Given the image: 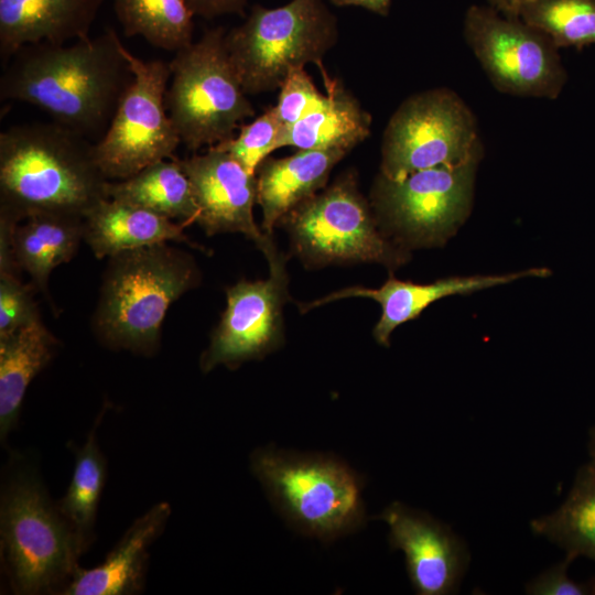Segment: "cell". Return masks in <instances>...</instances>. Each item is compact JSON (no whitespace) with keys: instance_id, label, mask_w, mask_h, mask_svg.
I'll return each mask as SVG.
<instances>
[{"instance_id":"obj_1","label":"cell","mask_w":595,"mask_h":595,"mask_svg":"<svg viewBox=\"0 0 595 595\" xmlns=\"http://www.w3.org/2000/svg\"><path fill=\"white\" fill-rule=\"evenodd\" d=\"M122 47L112 28L69 44L24 45L6 62L0 98L33 105L97 142L133 79Z\"/></svg>"},{"instance_id":"obj_2","label":"cell","mask_w":595,"mask_h":595,"mask_svg":"<svg viewBox=\"0 0 595 595\" xmlns=\"http://www.w3.org/2000/svg\"><path fill=\"white\" fill-rule=\"evenodd\" d=\"M94 142L57 122L0 133V216L19 224L37 214L85 217L108 198Z\"/></svg>"},{"instance_id":"obj_3","label":"cell","mask_w":595,"mask_h":595,"mask_svg":"<svg viewBox=\"0 0 595 595\" xmlns=\"http://www.w3.org/2000/svg\"><path fill=\"white\" fill-rule=\"evenodd\" d=\"M199 282L194 258L170 242L115 255L102 274L94 335L108 348L153 356L169 307Z\"/></svg>"},{"instance_id":"obj_4","label":"cell","mask_w":595,"mask_h":595,"mask_svg":"<svg viewBox=\"0 0 595 595\" xmlns=\"http://www.w3.org/2000/svg\"><path fill=\"white\" fill-rule=\"evenodd\" d=\"M1 560L15 594H62L84 553L31 468L8 478L0 501Z\"/></svg>"},{"instance_id":"obj_5","label":"cell","mask_w":595,"mask_h":595,"mask_svg":"<svg viewBox=\"0 0 595 595\" xmlns=\"http://www.w3.org/2000/svg\"><path fill=\"white\" fill-rule=\"evenodd\" d=\"M251 469L279 511L304 534L329 541L365 521L361 477L336 457L264 447L253 452Z\"/></svg>"},{"instance_id":"obj_6","label":"cell","mask_w":595,"mask_h":595,"mask_svg":"<svg viewBox=\"0 0 595 595\" xmlns=\"http://www.w3.org/2000/svg\"><path fill=\"white\" fill-rule=\"evenodd\" d=\"M225 37L224 28L208 29L170 62L165 106L181 143L191 151L232 138L256 115Z\"/></svg>"},{"instance_id":"obj_7","label":"cell","mask_w":595,"mask_h":595,"mask_svg":"<svg viewBox=\"0 0 595 595\" xmlns=\"http://www.w3.org/2000/svg\"><path fill=\"white\" fill-rule=\"evenodd\" d=\"M231 62L247 95L280 88L293 69L322 60L338 40L335 15L323 0L253 6L244 23L226 32Z\"/></svg>"},{"instance_id":"obj_8","label":"cell","mask_w":595,"mask_h":595,"mask_svg":"<svg viewBox=\"0 0 595 595\" xmlns=\"http://www.w3.org/2000/svg\"><path fill=\"white\" fill-rule=\"evenodd\" d=\"M281 221L295 252L312 266L378 262L398 267L405 261V253L378 231L356 174L349 171L298 205Z\"/></svg>"},{"instance_id":"obj_9","label":"cell","mask_w":595,"mask_h":595,"mask_svg":"<svg viewBox=\"0 0 595 595\" xmlns=\"http://www.w3.org/2000/svg\"><path fill=\"white\" fill-rule=\"evenodd\" d=\"M483 154L476 119L457 94L434 88L403 100L381 142L380 174L391 180Z\"/></svg>"},{"instance_id":"obj_10","label":"cell","mask_w":595,"mask_h":595,"mask_svg":"<svg viewBox=\"0 0 595 595\" xmlns=\"http://www.w3.org/2000/svg\"><path fill=\"white\" fill-rule=\"evenodd\" d=\"M133 79L105 134L94 142L96 161L109 181H120L165 159L181 144L165 106L170 63L143 61L122 47Z\"/></svg>"},{"instance_id":"obj_11","label":"cell","mask_w":595,"mask_h":595,"mask_svg":"<svg viewBox=\"0 0 595 595\" xmlns=\"http://www.w3.org/2000/svg\"><path fill=\"white\" fill-rule=\"evenodd\" d=\"M465 41L491 84L501 93L555 99L566 79L558 47L520 18L489 6H472L464 19Z\"/></svg>"},{"instance_id":"obj_12","label":"cell","mask_w":595,"mask_h":595,"mask_svg":"<svg viewBox=\"0 0 595 595\" xmlns=\"http://www.w3.org/2000/svg\"><path fill=\"white\" fill-rule=\"evenodd\" d=\"M482 155L391 180L379 174L371 201L375 214L412 246H437L469 213Z\"/></svg>"},{"instance_id":"obj_13","label":"cell","mask_w":595,"mask_h":595,"mask_svg":"<svg viewBox=\"0 0 595 595\" xmlns=\"http://www.w3.org/2000/svg\"><path fill=\"white\" fill-rule=\"evenodd\" d=\"M264 256L270 267L267 280H241L227 288L226 309L199 359L203 372L220 365L235 369L282 344V309L289 298L285 258L275 247Z\"/></svg>"},{"instance_id":"obj_14","label":"cell","mask_w":595,"mask_h":595,"mask_svg":"<svg viewBox=\"0 0 595 595\" xmlns=\"http://www.w3.org/2000/svg\"><path fill=\"white\" fill-rule=\"evenodd\" d=\"M178 162L187 175L198 209L196 221L208 236L241 232L267 253L274 244L253 218L257 176L215 147Z\"/></svg>"},{"instance_id":"obj_15","label":"cell","mask_w":595,"mask_h":595,"mask_svg":"<svg viewBox=\"0 0 595 595\" xmlns=\"http://www.w3.org/2000/svg\"><path fill=\"white\" fill-rule=\"evenodd\" d=\"M377 518L389 526L391 549L404 553L416 594L458 592L470 556L464 540L451 527L399 501L390 504Z\"/></svg>"},{"instance_id":"obj_16","label":"cell","mask_w":595,"mask_h":595,"mask_svg":"<svg viewBox=\"0 0 595 595\" xmlns=\"http://www.w3.org/2000/svg\"><path fill=\"white\" fill-rule=\"evenodd\" d=\"M550 270L534 268L521 272L493 275L451 277L433 283L419 284L390 277L380 288L349 286L310 303L300 304L302 313L326 303L347 298H368L381 305V316L374 328L375 339L389 346L391 333L401 324L416 318L429 305L454 294H469L509 283L526 277H547Z\"/></svg>"},{"instance_id":"obj_17","label":"cell","mask_w":595,"mask_h":595,"mask_svg":"<svg viewBox=\"0 0 595 595\" xmlns=\"http://www.w3.org/2000/svg\"><path fill=\"white\" fill-rule=\"evenodd\" d=\"M105 0H0V56L24 45L65 44L89 37Z\"/></svg>"},{"instance_id":"obj_18","label":"cell","mask_w":595,"mask_h":595,"mask_svg":"<svg viewBox=\"0 0 595 595\" xmlns=\"http://www.w3.org/2000/svg\"><path fill=\"white\" fill-rule=\"evenodd\" d=\"M171 515L167 502H159L136 519L117 545L97 566H80L63 591L64 595H131L144 587L148 550L162 533Z\"/></svg>"},{"instance_id":"obj_19","label":"cell","mask_w":595,"mask_h":595,"mask_svg":"<svg viewBox=\"0 0 595 595\" xmlns=\"http://www.w3.org/2000/svg\"><path fill=\"white\" fill-rule=\"evenodd\" d=\"M347 153L340 148L299 150L285 158L263 160L256 176L266 235L271 236L292 209L324 188L332 170Z\"/></svg>"},{"instance_id":"obj_20","label":"cell","mask_w":595,"mask_h":595,"mask_svg":"<svg viewBox=\"0 0 595 595\" xmlns=\"http://www.w3.org/2000/svg\"><path fill=\"white\" fill-rule=\"evenodd\" d=\"M187 225L174 221L147 208L106 198L90 208L84 217V241L98 259L122 251L162 242L193 244L183 229Z\"/></svg>"},{"instance_id":"obj_21","label":"cell","mask_w":595,"mask_h":595,"mask_svg":"<svg viewBox=\"0 0 595 595\" xmlns=\"http://www.w3.org/2000/svg\"><path fill=\"white\" fill-rule=\"evenodd\" d=\"M327 93L295 123L281 129L275 149H345L348 152L370 134L371 117L342 83L324 74Z\"/></svg>"},{"instance_id":"obj_22","label":"cell","mask_w":595,"mask_h":595,"mask_svg":"<svg viewBox=\"0 0 595 595\" xmlns=\"http://www.w3.org/2000/svg\"><path fill=\"white\" fill-rule=\"evenodd\" d=\"M84 240V217L37 214L17 224L11 234L12 256L19 270L29 274L32 285L51 301L52 271L71 261Z\"/></svg>"},{"instance_id":"obj_23","label":"cell","mask_w":595,"mask_h":595,"mask_svg":"<svg viewBox=\"0 0 595 595\" xmlns=\"http://www.w3.org/2000/svg\"><path fill=\"white\" fill-rule=\"evenodd\" d=\"M57 345L41 317L0 339L1 441L15 426L29 385L52 360Z\"/></svg>"},{"instance_id":"obj_24","label":"cell","mask_w":595,"mask_h":595,"mask_svg":"<svg viewBox=\"0 0 595 595\" xmlns=\"http://www.w3.org/2000/svg\"><path fill=\"white\" fill-rule=\"evenodd\" d=\"M107 195L186 225L195 223L198 214L191 182L177 158L158 161L128 178L109 181Z\"/></svg>"},{"instance_id":"obj_25","label":"cell","mask_w":595,"mask_h":595,"mask_svg":"<svg viewBox=\"0 0 595 595\" xmlns=\"http://www.w3.org/2000/svg\"><path fill=\"white\" fill-rule=\"evenodd\" d=\"M530 527L574 560L585 556L595 562V458L578 468L564 502L533 519Z\"/></svg>"},{"instance_id":"obj_26","label":"cell","mask_w":595,"mask_h":595,"mask_svg":"<svg viewBox=\"0 0 595 595\" xmlns=\"http://www.w3.org/2000/svg\"><path fill=\"white\" fill-rule=\"evenodd\" d=\"M100 418L101 415L97 419L86 443L82 447L72 446L75 455L72 480L65 495L56 504L75 532L83 552L94 540L96 513L107 473L106 458L96 439Z\"/></svg>"},{"instance_id":"obj_27","label":"cell","mask_w":595,"mask_h":595,"mask_svg":"<svg viewBox=\"0 0 595 595\" xmlns=\"http://www.w3.org/2000/svg\"><path fill=\"white\" fill-rule=\"evenodd\" d=\"M113 9L127 37L174 53L193 42L194 14L185 0H113Z\"/></svg>"},{"instance_id":"obj_28","label":"cell","mask_w":595,"mask_h":595,"mask_svg":"<svg viewBox=\"0 0 595 595\" xmlns=\"http://www.w3.org/2000/svg\"><path fill=\"white\" fill-rule=\"evenodd\" d=\"M518 17L547 34L558 48L595 44V0H532Z\"/></svg>"},{"instance_id":"obj_29","label":"cell","mask_w":595,"mask_h":595,"mask_svg":"<svg viewBox=\"0 0 595 595\" xmlns=\"http://www.w3.org/2000/svg\"><path fill=\"white\" fill-rule=\"evenodd\" d=\"M282 126L274 106L248 125L240 126L239 133L213 145L236 159L248 172L256 174L258 166L275 149Z\"/></svg>"},{"instance_id":"obj_30","label":"cell","mask_w":595,"mask_h":595,"mask_svg":"<svg viewBox=\"0 0 595 595\" xmlns=\"http://www.w3.org/2000/svg\"><path fill=\"white\" fill-rule=\"evenodd\" d=\"M33 289L17 272L0 271V339L41 317Z\"/></svg>"},{"instance_id":"obj_31","label":"cell","mask_w":595,"mask_h":595,"mask_svg":"<svg viewBox=\"0 0 595 595\" xmlns=\"http://www.w3.org/2000/svg\"><path fill=\"white\" fill-rule=\"evenodd\" d=\"M323 95L304 67L290 72L274 106L282 129L295 123Z\"/></svg>"},{"instance_id":"obj_32","label":"cell","mask_w":595,"mask_h":595,"mask_svg":"<svg viewBox=\"0 0 595 595\" xmlns=\"http://www.w3.org/2000/svg\"><path fill=\"white\" fill-rule=\"evenodd\" d=\"M574 561L566 555L558 564L551 566L526 585L530 595H594L595 578L576 582L567 576V567Z\"/></svg>"},{"instance_id":"obj_33","label":"cell","mask_w":595,"mask_h":595,"mask_svg":"<svg viewBox=\"0 0 595 595\" xmlns=\"http://www.w3.org/2000/svg\"><path fill=\"white\" fill-rule=\"evenodd\" d=\"M194 15L214 19L223 14L245 17L248 0H185Z\"/></svg>"},{"instance_id":"obj_34","label":"cell","mask_w":595,"mask_h":595,"mask_svg":"<svg viewBox=\"0 0 595 595\" xmlns=\"http://www.w3.org/2000/svg\"><path fill=\"white\" fill-rule=\"evenodd\" d=\"M331 2L337 7H360L380 15H387L390 8V0H331Z\"/></svg>"},{"instance_id":"obj_35","label":"cell","mask_w":595,"mask_h":595,"mask_svg":"<svg viewBox=\"0 0 595 595\" xmlns=\"http://www.w3.org/2000/svg\"><path fill=\"white\" fill-rule=\"evenodd\" d=\"M530 1L532 0H488L490 8L511 18H519L520 9Z\"/></svg>"},{"instance_id":"obj_36","label":"cell","mask_w":595,"mask_h":595,"mask_svg":"<svg viewBox=\"0 0 595 595\" xmlns=\"http://www.w3.org/2000/svg\"><path fill=\"white\" fill-rule=\"evenodd\" d=\"M588 453L592 458H595V425L589 430Z\"/></svg>"}]
</instances>
